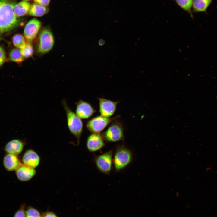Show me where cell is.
<instances>
[{
  "label": "cell",
  "mask_w": 217,
  "mask_h": 217,
  "mask_svg": "<svg viewBox=\"0 0 217 217\" xmlns=\"http://www.w3.org/2000/svg\"><path fill=\"white\" fill-rule=\"evenodd\" d=\"M14 0H0V34L10 31L17 26L20 19L15 14Z\"/></svg>",
  "instance_id": "6da1fadb"
},
{
  "label": "cell",
  "mask_w": 217,
  "mask_h": 217,
  "mask_svg": "<svg viewBox=\"0 0 217 217\" xmlns=\"http://www.w3.org/2000/svg\"><path fill=\"white\" fill-rule=\"evenodd\" d=\"M62 103L66 113L68 128L76 138L78 145L83 131V122L81 118L69 108L65 99L62 101Z\"/></svg>",
  "instance_id": "7a4b0ae2"
},
{
  "label": "cell",
  "mask_w": 217,
  "mask_h": 217,
  "mask_svg": "<svg viewBox=\"0 0 217 217\" xmlns=\"http://www.w3.org/2000/svg\"><path fill=\"white\" fill-rule=\"evenodd\" d=\"M133 154L127 148L122 146L117 148L113 159V164L116 171H120L131 162Z\"/></svg>",
  "instance_id": "3957f363"
},
{
  "label": "cell",
  "mask_w": 217,
  "mask_h": 217,
  "mask_svg": "<svg viewBox=\"0 0 217 217\" xmlns=\"http://www.w3.org/2000/svg\"><path fill=\"white\" fill-rule=\"evenodd\" d=\"M54 42V37L50 30L48 28L42 29L39 36L38 53L43 54L49 52L52 49Z\"/></svg>",
  "instance_id": "277c9868"
},
{
  "label": "cell",
  "mask_w": 217,
  "mask_h": 217,
  "mask_svg": "<svg viewBox=\"0 0 217 217\" xmlns=\"http://www.w3.org/2000/svg\"><path fill=\"white\" fill-rule=\"evenodd\" d=\"M112 156V151L110 150L95 158L94 163L99 171L106 174L110 173L113 164Z\"/></svg>",
  "instance_id": "5b68a950"
},
{
  "label": "cell",
  "mask_w": 217,
  "mask_h": 217,
  "mask_svg": "<svg viewBox=\"0 0 217 217\" xmlns=\"http://www.w3.org/2000/svg\"><path fill=\"white\" fill-rule=\"evenodd\" d=\"M101 135L103 140L108 142H114L122 140L124 138L122 126L121 123L115 122Z\"/></svg>",
  "instance_id": "8992f818"
},
{
  "label": "cell",
  "mask_w": 217,
  "mask_h": 217,
  "mask_svg": "<svg viewBox=\"0 0 217 217\" xmlns=\"http://www.w3.org/2000/svg\"><path fill=\"white\" fill-rule=\"evenodd\" d=\"M112 118L101 115L93 118L87 123L86 127L89 130L93 133L99 134L108 125L115 119Z\"/></svg>",
  "instance_id": "52a82bcc"
},
{
  "label": "cell",
  "mask_w": 217,
  "mask_h": 217,
  "mask_svg": "<svg viewBox=\"0 0 217 217\" xmlns=\"http://www.w3.org/2000/svg\"><path fill=\"white\" fill-rule=\"evenodd\" d=\"M42 25L40 21L34 18L29 21L24 29V36L27 42L31 43L35 38Z\"/></svg>",
  "instance_id": "ba28073f"
},
{
  "label": "cell",
  "mask_w": 217,
  "mask_h": 217,
  "mask_svg": "<svg viewBox=\"0 0 217 217\" xmlns=\"http://www.w3.org/2000/svg\"><path fill=\"white\" fill-rule=\"evenodd\" d=\"M97 99L99 101L101 115L108 118L112 116L114 114L119 101H113L103 98Z\"/></svg>",
  "instance_id": "9c48e42d"
},
{
  "label": "cell",
  "mask_w": 217,
  "mask_h": 217,
  "mask_svg": "<svg viewBox=\"0 0 217 217\" xmlns=\"http://www.w3.org/2000/svg\"><path fill=\"white\" fill-rule=\"evenodd\" d=\"M96 111L91 105L87 102L80 100L77 103L76 114L80 118H88Z\"/></svg>",
  "instance_id": "30bf717a"
},
{
  "label": "cell",
  "mask_w": 217,
  "mask_h": 217,
  "mask_svg": "<svg viewBox=\"0 0 217 217\" xmlns=\"http://www.w3.org/2000/svg\"><path fill=\"white\" fill-rule=\"evenodd\" d=\"M86 145L88 149L93 152L102 149L105 143L103 139L99 134L93 133L88 137Z\"/></svg>",
  "instance_id": "8fae6325"
},
{
  "label": "cell",
  "mask_w": 217,
  "mask_h": 217,
  "mask_svg": "<svg viewBox=\"0 0 217 217\" xmlns=\"http://www.w3.org/2000/svg\"><path fill=\"white\" fill-rule=\"evenodd\" d=\"M15 171L18 179L20 181H24L30 180L36 174L34 168L22 164Z\"/></svg>",
  "instance_id": "7c38bea8"
},
{
  "label": "cell",
  "mask_w": 217,
  "mask_h": 217,
  "mask_svg": "<svg viewBox=\"0 0 217 217\" xmlns=\"http://www.w3.org/2000/svg\"><path fill=\"white\" fill-rule=\"evenodd\" d=\"M40 161L39 156L32 149H29L25 152L22 158V162L24 164L34 168L39 165Z\"/></svg>",
  "instance_id": "4fadbf2b"
},
{
  "label": "cell",
  "mask_w": 217,
  "mask_h": 217,
  "mask_svg": "<svg viewBox=\"0 0 217 217\" xmlns=\"http://www.w3.org/2000/svg\"><path fill=\"white\" fill-rule=\"evenodd\" d=\"M17 156L7 153L5 156L3 164L7 170L9 171L16 170L22 164Z\"/></svg>",
  "instance_id": "5bb4252c"
},
{
  "label": "cell",
  "mask_w": 217,
  "mask_h": 217,
  "mask_svg": "<svg viewBox=\"0 0 217 217\" xmlns=\"http://www.w3.org/2000/svg\"><path fill=\"white\" fill-rule=\"evenodd\" d=\"M24 147V144L22 141L18 139L13 140L6 145L5 150L7 153L18 155L21 153Z\"/></svg>",
  "instance_id": "9a60e30c"
},
{
  "label": "cell",
  "mask_w": 217,
  "mask_h": 217,
  "mask_svg": "<svg viewBox=\"0 0 217 217\" xmlns=\"http://www.w3.org/2000/svg\"><path fill=\"white\" fill-rule=\"evenodd\" d=\"M49 11L47 6L34 3L31 5L28 14L30 16L41 17L47 14Z\"/></svg>",
  "instance_id": "2e32d148"
},
{
  "label": "cell",
  "mask_w": 217,
  "mask_h": 217,
  "mask_svg": "<svg viewBox=\"0 0 217 217\" xmlns=\"http://www.w3.org/2000/svg\"><path fill=\"white\" fill-rule=\"evenodd\" d=\"M31 5L28 2L24 1L16 4L14 8L15 14L17 16L19 17L28 14Z\"/></svg>",
  "instance_id": "e0dca14e"
},
{
  "label": "cell",
  "mask_w": 217,
  "mask_h": 217,
  "mask_svg": "<svg viewBox=\"0 0 217 217\" xmlns=\"http://www.w3.org/2000/svg\"><path fill=\"white\" fill-rule=\"evenodd\" d=\"M24 57L23 55L21 49L18 48L12 49L9 54V58L11 61L17 63H20L24 61Z\"/></svg>",
  "instance_id": "ac0fdd59"
},
{
  "label": "cell",
  "mask_w": 217,
  "mask_h": 217,
  "mask_svg": "<svg viewBox=\"0 0 217 217\" xmlns=\"http://www.w3.org/2000/svg\"><path fill=\"white\" fill-rule=\"evenodd\" d=\"M212 0H194L193 6L194 10L197 11H205L210 3Z\"/></svg>",
  "instance_id": "d6986e66"
},
{
  "label": "cell",
  "mask_w": 217,
  "mask_h": 217,
  "mask_svg": "<svg viewBox=\"0 0 217 217\" xmlns=\"http://www.w3.org/2000/svg\"><path fill=\"white\" fill-rule=\"evenodd\" d=\"M26 39L22 35L17 34L12 37V41L14 45L17 48L22 49L25 46L27 42Z\"/></svg>",
  "instance_id": "ffe728a7"
},
{
  "label": "cell",
  "mask_w": 217,
  "mask_h": 217,
  "mask_svg": "<svg viewBox=\"0 0 217 217\" xmlns=\"http://www.w3.org/2000/svg\"><path fill=\"white\" fill-rule=\"evenodd\" d=\"M21 51L25 58H29L33 55L34 50L31 43L27 42L25 47L21 49Z\"/></svg>",
  "instance_id": "44dd1931"
},
{
  "label": "cell",
  "mask_w": 217,
  "mask_h": 217,
  "mask_svg": "<svg viewBox=\"0 0 217 217\" xmlns=\"http://www.w3.org/2000/svg\"><path fill=\"white\" fill-rule=\"evenodd\" d=\"M177 4L184 9L189 11L193 4V0H175Z\"/></svg>",
  "instance_id": "7402d4cb"
},
{
  "label": "cell",
  "mask_w": 217,
  "mask_h": 217,
  "mask_svg": "<svg viewBox=\"0 0 217 217\" xmlns=\"http://www.w3.org/2000/svg\"><path fill=\"white\" fill-rule=\"evenodd\" d=\"M26 216L27 217H40L41 215L40 212L34 208L30 206L26 210Z\"/></svg>",
  "instance_id": "603a6c76"
},
{
  "label": "cell",
  "mask_w": 217,
  "mask_h": 217,
  "mask_svg": "<svg viewBox=\"0 0 217 217\" xmlns=\"http://www.w3.org/2000/svg\"><path fill=\"white\" fill-rule=\"evenodd\" d=\"M25 205L21 206L20 209L15 213L14 217H26Z\"/></svg>",
  "instance_id": "cb8c5ba5"
},
{
  "label": "cell",
  "mask_w": 217,
  "mask_h": 217,
  "mask_svg": "<svg viewBox=\"0 0 217 217\" xmlns=\"http://www.w3.org/2000/svg\"><path fill=\"white\" fill-rule=\"evenodd\" d=\"M6 58L5 50L3 47L0 46V67L5 62Z\"/></svg>",
  "instance_id": "d4e9b609"
},
{
  "label": "cell",
  "mask_w": 217,
  "mask_h": 217,
  "mask_svg": "<svg viewBox=\"0 0 217 217\" xmlns=\"http://www.w3.org/2000/svg\"><path fill=\"white\" fill-rule=\"evenodd\" d=\"M50 1V0H34V3L46 6L49 5Z\"/></svg>",
  "instance_id": "484cf974"
},
{
  "label": "cell",
  "mask_w": 217,
  "mask_h": 217,
  "mask_svg": "<svg viewBox=\"0 0 217 217\" xmlns=\"http://www.w3.org/2000/svg\"><path fill=\"white\" fill-rule=\"evenodd\" d=\"M42 217H57L55 214L52 212L50 211H47L43 212L41 215Z\"/></svg>",
  "instance_id": "4316f807"
},
{
  "label": "cell",
  "mask_w": 217,
  "mask_h": 217,
  "mask_svg": "<svg viewBox=\"0 0 217 217\" xmlns=\"http://www.w3.org/2000/svg\"><path fill=\"white\" fill-rule=\"evenodd\" d=\"M105 41L102 39L100 40L98 42V43L100 46H102L105 43Z\"/></svg>",
  "instance_id": "83f0119b"
},
{
  "label": "cell",
  "mask_w": 217,
  "mask_h": 217,
  "mask_svg": "<svg viewBox=\"0 0 217 217\" xmlns=\"http://www.w3.org/2000/svg\"><path fill=\"white\" fill-rule=\"evenodd\" d=\"M22 0L24 1H26L28 2V1H31V0Z\"/></svg>",
  "instance_id": "f1b7e54d"
}]
</instances>
